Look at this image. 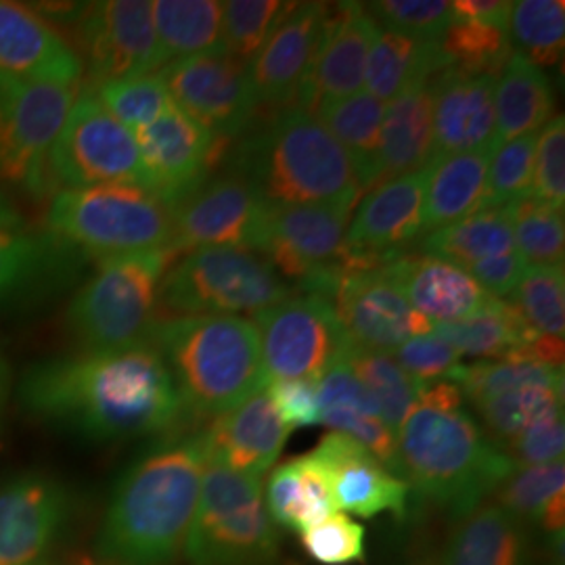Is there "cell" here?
<instances>
[{
  "instance_id": "cell-28",
  "label": "cell",
  "mask_w": 565,
  "mask_h": 565,
  "mask_svg": "<svg viewBox=\"0 0 565 565\" xmlns=\"http://www.w3.org/2000/svg\"><path fill=\"white\" fill-rule=\"evenodd\" d=\"M429 81L411 84L384 109L380 182L419 172L434 162V109Z\"/></svg>"
},
{
  "instance_id": "cell-17",
  "label": "cell",
  "mask_w": 565,
  "mask_h": 565,
  "mask_svg": "<svg viewBox=\"0 0 565 565\" xmlns=\"http://www.w3.org/2000/svg\"><path fill=\"white\" fill-rule=\"evenodd\" d=\"M329 302L348 343L361 350L392 354L408 340L434 331V323L406 302L384 266L345 268Z\"/></svg>"
},
{
  "instance_id": "cell-56",
  "label": "cell",
  "mask_w": 565,
  "mask_h": 565,
  "mask_svg": "<svg viewBox=\"0 0 565 565\" xmlns=\"http://www.w3.org/2000/svg\"><path fill=\"white\" fill-rule=\"evenodd\" d=\"M525 268H527V263H525L524 256L515 249L505 256L473 264L465 270L478 281L488 296L503 300V298L513 296V291L518 289V285L524 277Z\"/></svg>"
},
{
  "instance_id": "cell-60",
  "label": "cell",
  "mask_w": 565,
  "mask_h": 565,
  "mask_svg": "<svg viewBox=\"0 0 565 565\" xmlns=\"http://www.w3.org/2000/svg\"><path fill=\"white\" fill-rule=\"evenodd\" d=\"M36 565H53V564H49V562H42V564H36Z\"/></svg>"
},
{
  "instance_id": "cell-11",
  "label": "cell",
  "mask_w": 565,
  "mask_h": 565,
  "mask_svg": "<svg viewBox=\"0 0 565 565\" xmlns=\"http://www.w3.org/2000/svg\"><path fill=\"white\" fill-rule=\"evenodd\" d=\"M49 174L67 189L130 182L147 189L135 132L116 120L93 88L72 105L49 153Z\"/></svg>"
},
{
  "instance_id": "cell-54",
  "label": "cell",
  "mask_w": 565,
  "mask_h": 565,
  "mask_svg": "<svg viewBox=\"0 0 565 565\" xmlns=\"http://www.w3.org/2000/svg\"><path fill=\"white\" fill-rule=\"evenodd\" d=\"M392 356L422 385L446 380L448 373L463 361V356L436 333L408 340L392 352Z\"/></svg>"
},
{
  "instance_id": "cell-25",
  "label": "cell",
  "mask_w": 565,
  "mask_h": 565,
  "mask_svg": "<svg viewBox=\"0 0 565 565\" xmlns=\"http://www.w3.org/2000/svg\"><path fill=\"white\" fill-rule=\"evenodd\" d=\"M287 434L275 404L263 390L214 417L202 431L205 459L263 480L264 473L277 463Z\"/></svg>"
},
{
  "instance_id": "cell-45",
  "label": "cell",
  "mask_w": 565,
  "mask_h": 565,
  "mask_svg": "<svg viewBox=\"0 0 565 565\" xmlns=\"http://www.w3.org/2000/svg\"><path fill=\"white\" fill-rule=\"evenodd\" d=\"M93 90L103 107L132 132L162 118L174 105L160 72L103 82Z\"/></svg>"
},
{
  "instance_id": "cell-31",
  "label": "cell",
  "mask_w": 565,
  "mask_h": 565,
  "mask_svg": "<svg viewBox=\"0 0 565 565\" xmlns=\"http://www.w3.org/2000/svg\"><path fill=\"white\" fill-rule=\"evenodd\" d=\"M461 356L480 361L522 359L541 335L527 324L515 303L490 298L482 310L455 323H434V331Z\"/></svg>"
},
{
  "instance_id": "cell-47",
  "label": "cell",
  "mask_w": 565,
  "mask_h": 565,
  "mask_svg": "<svg viewBox=\"0 0 565 565\" xmlns=\"http://www.w3.org/2000/svg\"><path fill=\"white\" fill-rule=\"evenodd\" d=\"M565 494V463L518 467L497 490L499 507L518 522L541 524L551 503Z\"/></svg>"
},
{
  "instance_id": "cell-52",
  "label": "cell",
  "mask_w": 565,
  "mask_h": 565,
  "mask_svg": "<svg viewBox=\"0 0 565 565\" xmlns=\"http://www.w3.org/2000/svg\"><path fill=\"white\" fill-rule=\"evenodd\" d=\"M530 195L539 202L564 210L565 203V120L553 116L536 137L534 172Z\"/></svg>"
},
{
  "instance_id": "cell-14",
  "label": "cell",
  "mask_w": 565,
  "mask_h": 565,
  "mask_svg": "<svg viewBox=\"0 0 565 565\" xmlns=\"http://www.w3.org/2000/svg\"><path fill=\"white\" fill-rule=\"evenodd\" d=\"M352 205H273L264 258L306 294L329 300L345 270L343 237Z\"/></svg>"
},
{
  "instance_id": "cell-55",
  "label": "cell",
  "mask_w": 565,
  "mask_h": 565,
  "mask_svg": "<svg viewBox=\"0 0 565 565\" xmlns=\"http://www.w3.org/2000/svg\"><path fill=\"white\" fill-rule=\"evenodd\" d=\"M275 404L287 431L321 425V408L317 382L308 380H277L264 390Z\"/></svg>"
},
{
  "instance_id": "cell-13",
  "label": "cell",
  "mask_w": 565,
  "mask_h": 565,
  "mask_svg": "<svg viewBox=\"0 0 565 565\" xmlns=\"http://www.w3.org/2000/svg\"><path fill=\"white\" fill-rule=\"evenodd\" d=\"M266 385L277 380L319 382L348 343L335 308L323 296H291L254 315Z\"/></svg>"
},
{
  "instance_id": "cell-36",
  "label": "cell",
  "mask_w": 565,
  "mask_h": 565,
  "mask_svg": "<svg viewBox=\"0 0 565 565\" xmlns=\"http://www.w3.org/2000/svg\"><path fill=\"white\" fill-rule=\"evenodd\" d=\"M151 4L162 67L184 57L224 51L223 2L158 0Z\"/></svg>"
},
{
  "instance_id": "cell-5",
  "label": "cell",
  "mask_w": 565,
  "mask_h": 565,
  "mask_svg": "<svg viewBox=\"0 0 565 565\" xmlns=\"http://www.w3.org/2000/svg\"><path fill=\"white\" fill-rule=\"evenodd\" d=\"M149 343L162 354L184 411L218 417L266 390L260 335L249 319L177 317L156 323Z\"/></svg>"
},
{
  "instance_id": "cell-50",
  "label": "cell",
  "mask_w": 565,
  "mask_h": 565,
  "mask_svg": "<svg viewBox=\"0 0 565 565\" xmlns=\"http://www.w3.org/2000/svg\"><path fill=\"white\" fill-rule=\"evenodd\" d=\"M364 7L380 28L419 41H440L457 20L452 2L446 0H382Z\"/></svg>"
},
{
  "instance_id": "cell-41",
  "label": "cell",
  "mask_w": 565,
  "mask_h": 565,
  "mask_svg": "<svg viewBox=\"0 0 565 565\" xmlns=\"http://www.w3.org/2000/svg\"><path fill=\"white\" fill-rule=\"evenodd\" d=\"M509 39L515 53L536 67H551L564 55V0H520L509 18Z\"/></svg>"
},
{
  "instance_id": "cell-3",
  "label": "cell",
  "mask_w": 565,
  "mask_h": 565,
  "mask_svg": "<svg viewBox=\"0 0 565 565\" xmlns=\"http://www.w3.org/2000/svg\"><path fill=\"white\" fill-rule=\"evenodd\" d=\"M396 445L404 482L459 518L482 505L518 469L465 408L415 404Z\"/></svg>"
},
{
  "instance_id": "cell-20",
  "label": "cell",
  "mask_w": 565,
  "mask_h": 565,
  "mask_svg": "<svg viewBox=\"0 0 565 565\" xmlns=\"http://www.w3.org/2000/svg\"><path fill=\"white\" fill-rule=\"evenodd\" d=\"M141 151L147 189L170 207L184 200L207 179V170L218 158L221 141L198 121L172 105L162 118L135 132Z\"/></svg>"
},
{
  "instance_id": "cell-23",
  "label": "cell",
  "mask_w": 565,
  "mask_h": 565,
  "mask_svg": "<svg viewBox=\"0 0 565 565\" xmlns=\"http://www.w3.org/2000/svg\"><path fill=\"white\" fill-rule=\"evenodd\" d=\"M427 168L375 184L356 207L343 237L345 263L354 256H387L424 233Z\"/></svg>"
},
{
  "instance_id": "cell-51",
  "label": "cell",
  "mask_w": 565,
  "mask_h": 565,
  "mask_svg": "<svg viewBox=\"0 0 565 565\" xmlns=\"http://www.w3.org/2000/svg\"><path fill=\"white\" fill-rule=\"evenodd\" d=\"M300 536L306 555L317 564H363L366 557L364 525L345 513H333L321 524L308 527Z\"/></svg>"
},
{
  "instance_id": "cell-1",
  "label": "cell",
  "mask_w": 565,
  "mask_h": 565,
  "mask_svg": "<svg viewBox=\"0 0 565 565\" xmlns=\"http://www.w3.org/2000/svg\"><path fill=\"white\" fill-rule=\"evenodd\" d=\"M18 392L36 419L95 443L166 431L184 413L174 380L151 343L51 356L23 373Z\"/></svg>"
},
{
  "instance_id": "cell-27",
  "label": "cell",
  "mask_w": 565,
  "mask_h": 565,
  "mask_svg": "<svg viewBox=\"0 0 565 565\" xmlns=\"http://www.w3.org/2000/svg\"><path fill=\"white\" fill-rule=\"evenodd\" d=\"M384 268L406 302L431 323L463 321L492 298L461 266L440 258L396 254Z\"/></svg>"
},
{
  "instance_id": "cell-9",
  "label": "cell",
  "mask_w": 565,
  "mask_h": 565,
  "mask_svg": "<svg viewBox=\"0 0 565 565\" xmlns=\"http://www.w3.org/2000/svg\"><path fill=\"white\" fill-rule=\"evenodd\" d=\"M291 298V287L263 254L242 247H200L172 264L160 303L181 317L260 312Z\"/></svg>"
},
{
  "instance_id": "cell-38",
  "label": "cell",
  "mask_w": 565,
  "mask_h": 565,
  "mask_svg": "<svg viewBox=\"0 0 565 565\" xmlns=\"http://www.w3.org/2000/svg\"><path fill=\"white\" fill-rule=\"evenodd\" d=\"M342 354L356 380L377 404L384 424L398 436V429L417 404L422 384L411 377L392 354L361 350L350 343H345Z\"/></svg>"
},
{
  "instance_id": "cell-35",
  "label": "cell",
  "mask_w": 565,
  "mask_h": 565,
  "mask_svg": "<svg viewBox=\"0 0 565 565\" xmlns=\"http://www.w3.org/2000/svg\"><path fill=\"white\" fill-rule=\"evenodd\" d=\"M446 67L440 42L419 41L382 30L369 53L364 86L371 97L390 103L411 84L429 81Z\"/></svg>"
},
{
  "instance_id": "cell-30",
  "label": "cell",
  "mask_w": 565,
  "mask_h": 565,
  "mask_svg": "<svg viewBox=\"0 0 565 565\" xmlns=\"http://www.w3.org/2000/svg\"><path fill=\"white\" fill-rule=\"evenodd\" d=\"M264 505L273 524L296 534L338 513L329 473L310 452L273 469Z\"/></svg>"
},
{
  "instance_id": "cell-24",
  "label": "cell",
  "mask_w": 565,
  "mask_h": 565,
  "mask_svg": "<svg viewBox=\"0 0 565 565\" xmlns=\"http://www.w3.org/2000/svg\"><path fill=\"white\" fill-rule=\"evenodd\" d=\"M497 76L467 74L452 67L436 74L431 86L434 160L488 151L494 141Z\"/></svg>"
},
{
  "instance_id": "cell-10",
  "label": "cell",
  "mask_w": 565,
  "mask_h": 565,
  "mask_svg": "<svg viewBox=\"0 0 565 565\" xmlns=\"http://www.w3.org/2000/svg\"><path fill=\"white\" fill-rule=\"evenodd\" d=\"M78 86L0 74V181L42 193L49 153L78 97Z\"/></svg>"
},
{
  "instance_id": "cell-46",
  "label": "cell",
  "mask_w": 565,
  "mask_h": 565,
  "mask_svg": "<svg viewBox=\"0 0 565 565\" xmlns=\"http://www.w3.org/2000/svg\"><path fill=\"white\" fill-rule=\"evenodd\" d=\"M511 298L539 335L564 340V266H527Z\"/></svg>"
},
{
  "instance_id": "cell-32",
  "label": "cell",
  "mask_w": 565,
  "mask_h": 565,
  "mask_svg": "<svg viewBox=\"0 0 565 565\" xmlns=\"http://www.w3.org/2000/svg\"><path fill=\"white\" fill-rule=\"evenodd\" d=\"M488 151L438 158L427 166L424 231H438L484 210Z\"/></svg>"
},
{
  "instance_id": "cell-22",
  "label": "cell",
  "mask_w": 565,
  "mask_h": 565,
  "mask_svg": "<svg viewBox=\"0 0 565 565\" xmlns=\"http://www.w3.org/2000/svg\"><path fill=\"white\" fill-rule=\"evenodd\" d=\"M323 465L331 480V492L338 511L356 518H377L392 513L403 520L408 509L411 486L387 471L366 448L350 436L331 431L310 452Z\"/></svg>"
},
{
  "instance_id": "cell-37",
  "label": "cell",
  "mask_w": 565,
  "mask_h": 565,
  "mask_svg": "<svg viewBox=\"0 0 565 565\" xmlns=\"http://www.w3.org/2000/svg\"><path fill=\"white\" fill-rule=\"evenodd\" d=\"M425 256L469 268L515 252L509 207H484L459 223L429 233L422 243Z\"/></svg>"
},
{
  "instance_id": "cell-39",
  "label": "cell",
  "mask_w": 565,
  "mask_h": 565,
  "mask_svg": "<svg viewBox=\"0 0 565 565\" xmlns=\"http://www.w3.org/2000/svg\"><path fill=\"white\" fill-rule=\"evenodd\" d=\"M72 247L53 235H34L28 228H0V302L30 289L42 277L70 263Z\"/></svg>"
},
{
  "instance_id": "cell-12",
  "label": "cell",
  "mask_w": 565,
  "mask_h": 565,
  "mask_svg": "<svg viewBox=\"0 0 565 565\" xmlns=\"http://www.w3.org/2000/svg\"><path fill=\"white\" fill-rule=\"evenodd\" d=\"M172 252L242 247L263 254L270 239L273 205L235 172L210 177L174 207Z\"/></svg>"
},
{
  "instance_id": "cell-49",
  "label": "cell",
  "mask_w": 565,
  "mask_h": 565,
  "mask_svg": "<svg viewBox=\"0 0 565 565\" xmlns=\"http://www.w3.org/2000/svg\"><path fill=\"white\" fill-rule=\"evenodd\" d=\"M536 135H525L490 151L486 207H505L530 195Z\"/></svg>"
},
{
  "instance_id": "cell-43",
  "label": "cell",
  "mask_w": 565,
  "mask_h": 565,
  "mask_svg": "<svg viewBox=\"0 0 565 565\" xmlns=\"http://www.w3.org/2000/svg\"><path fill=\"white\" fill-rule=\"evenodd\" d=\"M446 63L467 74L501 76L513 53L509 32L476 21L455 20L440 39Z\"/></svg>"
},
{
  "instance_id": "cell-15",
  "label": "cell",
  "mask_w": 565,
  "mask_h": 565,
  "mask_svg": "<svg viewBox=\"0 0 565 565\" xmlns=\"http://www.w3.org/2000/svg\"><path fill=\"white\" fill-rule=\"evenodd\" d=\"M72 25L74 51L95 86L162 67L153 4L147 0L88 2Z\"/></svg>"
},
{
  "instance_id": "cell-7",
  "label": "cell",
  "mask_w": 565,
  "mask_h": 565,
  "mask_svg": "<svg viewBox=\"0 0 565 565\" xmlns=\"http://www.w3.org/2000/svg\"><path fill=\"white\" fill-rule=\"evenodd\" d=\"M172 247L103 258L67 306L65 323L82 350H126L151 342L160 285Z\"/></svg>"
},
{
  "instance_id": "cell-33",
  "label": "cell",
  "mask_w": 565,
  "mask_h": 565,
  "mask_svg": "<svg viewBox=\"0 0 565 565\" xmlns=\"http://www.w3.org/2000/svg\"><path fill=\"white\" fill-rule=\"evenodd\" d=\"M443 565H527L524 524L499 505H480L461 518Z\"/></svg>"
},
{
  "instance_id": "cell-21",
  "label": "cell",
  "mask_w": 565,
  "mask_h": 565,
  "mask_svg": "<svg viewBox=\"0 0 565 565\" xmlns=\"http://www.w3.org/2000/svg\"><path fill=\"white\" fill-rule=\"evenodd\" d=\"M329 4L294 2L249 61V82L258 105L287 107L298 102L306 74L323 36Z\"/></svg>"
},
{
  "instance_id": "cell-59",
  "label": "cell",
  "mask_w": 565,
  "mask_h": 565,
  "mask_svg": "<svg viewBox=\"0 0 565 565\" xmlns=\"http://www.w3.org/2000/svg\"><path fill=\"white\" fill-rule=\"evenodd\" d=\"M9 394H11V373H9V366L4 363L2 354H0V422H2L4 408L9 403Z\"/></svg>"
},
{
  "instance_id": "cell-2",
  "label": "cell",
  "mask_w": 565,
  "mask_h": 565,
  "mask_svg": "<svg viewBox=\"0 0 565 565\" xmlns=\"http://www.w3.org/2000/svg\"><path fill=\"white\" fill-rule=\"evenodd\" d=\"M203 467L202 434L158 446L130 465L103 515V564H174L193 524Z\"/></svg>"
},
{
  "instance_id": "cell-53",
  "label": "cell",
  "mask_w": 565,
  "mask_h": 565,
  "mask_svg": "<svg viewBox=\"0 0 565 565\" xmlns=\"http://www.w3.org/2000/svg\"><path fill=\"white\" fill-rule=\"evenodd\" d=\"M518 467L564 461V408L548 411L503 448Z\"/></svg>"
},
{
  "instance_id": "cell-42",
  "label": "cell",
  "mask_w": 565,
  "mask_h": 565,
  "mask_svg": "<svg viewBox=\"0 0 565 565\" xmlns=\"http://www.w3.org/2000/svg\"><path fill=\"white\" fill-rule=\"evenodd\" d=\"M473 406L480 415L486 436L499 448H505L532 422L548 411L564 408V387L527 385Z\"/></svg>"
},
{
  "instance_id": "cell-58",
  "label": "cell",
  "mask_w": 565,
  "mask_h": 565,
  "mask_svg": "<svg viewBox=\"0 0 565 565\" xmlns=\"http://www.w3.org/2000/svg\"><path fill=\"white\" fill-rule=\"evenodd\" d=\"M0 228H25L20 210L0 191Z\"/></svg>"
},
{
  "instance_id": "cell-16",
  "label": "cell",
  "mask_w": 565,
  "mask_h": 565,
  "mask_svg": "<svg viewBox=\"0 0 565 565\" xmlns=\"http://www.w3.org/2000/svg\"><path fill=\"white\" fill-rule=\"evenodd\" d=\"M160 76L172 103L218 141L239 137L256 114L249 63L224 51L172 61Z\"/></svg>"
},
{
  "instance_id": "cell-19",
  "label": "cell",
  "mask_w": 565,
  "mask_h": 565,
  "mask_svg": "<svg viewBox=\"0 0 565 565\" xmlns=\"http://www.w3.org/2000/svg\"><path fill=\"white\" fill-rule=\"evenodd\" d=\"M382 28L361 2L329 4L323 36L306 74L298 107L312 111L319 103L342 102L363 93L366 61Z\"/></svg>"
},
{
  "instance_id": "cell-8",
  "label": "cell",
  "mask_w": 565,
  "mask_h": 565,
  "mask_svg": "<svg viewBox=\"0 0 565 565\" xmlns=\"http://www.w3.org/2000/svg\"><path fill=\"white\" fill-rule=\"evenodd\" d=\"M184 555L191 565H273L279 534L264 505L263 480L205 459Z\"/></svg>"
},
{
  "instance_id": "cell-61",
  "label": "cell",
  "mask_w": 565,
  "mask_h": 565,
  "mask_svg": "<svg viewBox=\"0 0 565 565\" xmlns=\"http://www.w3.org/2000/svg\"><path fill=\"white\" fill-rule=\"evenodd\" d=\"M103 565H105V564H103Z\"/></svg>"
},
{
  "instance_id": "cell-40",
  "label": "cell",
  "mask_w": 565,
  "mask_h": 565,
  "mask_svg": "<svg viewBox=\"0 0 565 565\" xmlns=\"http://www.w3.org/2000/svg\"><path fill=\"white\" fill-rule=\"evenodd\" d=\"M446 380L459 385L469 403L478 404L527 385L564 387V369L525 359L478 361L455 366Z\"/></svg>"
},
{
  "instance_id": "cell-48",
  "label": "cell",
  "mask_w": 565,
  "mask_h": 565,
  "mask_svg": "<svg viewBox=\"0 0 565 565\" xmlns=\"http://www.w3.org/2000/svg\"><path fill=\"white\" fill-rule=\"evenodd\" d=\"M294 2L279 0H228L223 2L224 53L239 61L254 60L275 25Z\"/></svg>"
},
{
  "instance_id": "cell-34",
  "label": "cell",
  "mask_w": 565,
  "mask_h": 565,
  "mask_svg": "<svg viewBox=\"0 0 565 565\" xmlns=\"http://www.w3.org/2000/svg\"><path fill=\"white\" fill-rule=\"evenodd\" d=\"M384 103L369 93H359L342 102L319 103L310 114L323 124L327 132L342 145L354 172L369 193L380 182V141Z\"/></svg>"
},
{
  "instance_id": "cell-44",
  "label": "cell",
  "mask_w": 565,
  "mask_h": 565,
  "mask_svg": "<svg viewBox=\"0 0 565 565\" xmlns=\"http://www.w3.org/2000/svg\"><path fill=\"white\" fill-rule=\"evenodd\" d=\"M515 249L532 266H564V210L525 195L509 203Z\"/></svg>"
},
{
  "instance_id": "cell-4",
  "label": "cell",
  "mask_w": 565,
  "mask_h": 565,
  "mask_svg": "<svg viewBox=\"0 0 565 565\" xmlns=\"http://www.w3.org/2000/svg\"><path fill=\"white\" fill-rule=\"evenodd\" d=\"M231 172L270 205H352L364 193L342 145L302 107L285 109L245 137Z\"/></svg>"
},
{
  "instance_id": "cell-18",
  "label": "cell",
  "mask_w": 565,
  "mask_h": 565,
  "mask_svg": "<svg viewBox=\"0 0 565 565\" xmlns=\"http://www.w3.org/2000/svg\"><path fill=\"white\" fill-rule=\"evenodd\" d=\"M72 494L60 480L25 471L0 482V565H36L60 543Z\"/></svg>"
},
{
  "instance_id": "cell-26",
  "label": "cell",
  "mask_w": 565,
  "mask_h": 565,
  "mask_svg": "<svg viewBox=\"0 0 565 565\" xmlns=\"http://www.w3.org/2000/svg\"><path fill=\"white\" fill-rule=\"evenodd\" d=\"M0 74L81 86V60L34 9L0 0Z\"/></svg>"
},
{
  "instance_id": "cell-29",
  "label": "cell",
  "mask_w": 565,
  "mask_h": 565,
  "mask_svg": "<svg viewBox=\"0 0 565 565\" xmlns=\"http://www.w3.org/2000/svg\"><path fill=\"white\" fill-rule=\"evenodd\" d=\"M555 116V93L545 72L511 53L494 86L492 149L525 135H536Z\"/></svg>"
},
{
  "instance_id": "cell-6",
  "label": "cell",
  "mask_w": 565,
  "mask_h": 565,
  "mask_svg": "<svg viewBox=\"0 0 565 565\" xmlns=\"http://www.w3.org/2000/svg\"><path fill=\"white\" fill-rule=\"evenodd\" d=\"M57 242L111 258L172 245L174 210L160 195L130 182L63 189L46 214Z\"/></svg>"
},
{
  "instance_id": "cell-57",
  "label": "cell",
  "mask_w": 565,
  "mask_h": 565,
  "mask_svg": "<svg viewBox=\"0 0 565 565\" xmlns=\"http://www.w3.org/2000/svg\"><path fill=\"white\" fill-rule=\"evenodd\" d=\"M457 20L476 21L509 32L513 2L509 0H457L452 2Z\"/></svg>"
}]
</instances>
